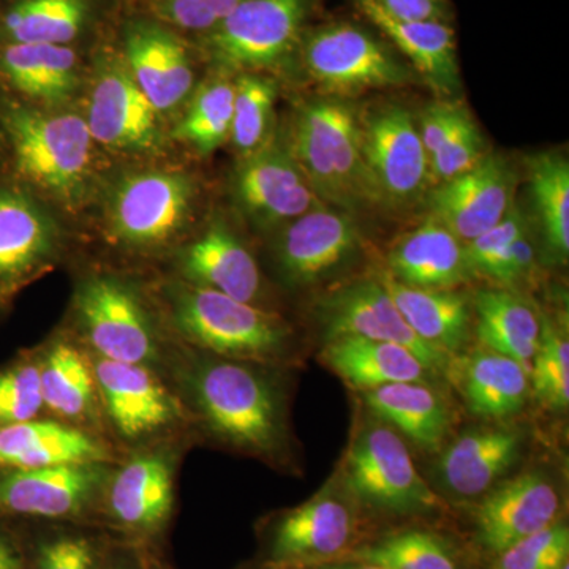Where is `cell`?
<instances>
[{
	"label": "cell",
	"mask_w": 569,
	"mask_h": 569,
	"mask_svg": "<svg viewBox=\"0 0 569 569\" xmlns=\"http://www.w3.org/2000/svg\"><path fill=\"white\" fill-rule=\"evenodd\" d=\"M343 97L307 100L288 144L321 203L356 213L380 206L362 153L361 118Z\"/></svg>",
	"instance_id": "obj_1"
},
{
	"label": "cell",
	"mask_w": 569,
	"mask_h": 569,
	"mask_svg": "<svg viewBox=\"0 0 569 569\" xmlns=\"http://www.w3.org/2000/svg\"><path fill=\"white\" fill-rule=\"evenodd\" d=\"M0 126L14 181L71 200L84 189L92 137L86 119L48 114L31 103L0 97Z\"/></svg>",
	"instance_id": "obj_2"
},
{
	"label": "cell",
	"mask_w": 569,
	"mask_h": 569,
	"mask_svg": "<svg viewBox=\"0 0 569 569\" xmlns=\"http://www.w3.org/2000/svg\"><path fill=\"white\" fill-rule=\"evenodd\" d=\"M337 479L358 507L381 515L426 516L445 508L419 475L403 437L377 417L356 430Z\"/></svg>",
	"instance_id": "obj_3"
},
{
	"label": "cell",
	"mask_w": 569,
	"mask_h": 569,
	"mask_svg": "<svg viewBox=\"0 0 569 569\" xmlns=\"http://www.w3.org/2000/svg\"><path fill=\"white\" fill-rule=\"evenodd\" d=\"M206 421L228 443L274 455L284 437L279 396L263 376L238 361L206 365L197 380Z\"/></svg>",
	"instance_id": "obj_4"
},
{
	"label": "cell",
	"mask_w": 569,
	"mask_h": 569,
	"mask_svg": "<svg viewBox=\"0 0 569 569\" xmlns=\"http://www.w3.org/2000/svg\"><path fill=\"white\" fill-rule=\"evenodd\" d=\"M174 320L197 346L238 361H277L291 346L290 328L274 313L197 284L179 291Z\"/></svg>",
	"instance_id": "obj_5"
},
{
	"label": "cell",
	"mask_w": 569,
	"mask_h": 569,
	"mask_svg": "<svg viewBox=\"0 0 569 569\" xmlns=\"http://www.w3.org/2000/svg\"><path fill=\"white\" fill-rule=\"evenodd\" d=\"M361 542L358 505L339 479L284 509L263 530L264 567L305 568L346 559Z\"/></svg>",
	"instance_id": "obj_6"
},
{
	"label": "cell",
	"mask_w": 569,
	"mask_h": 569,
	"mask_svg": "<svg viewBox=\"0 0 569 569\" xmlns=\"http://www.w3.org/2000/svg\"><path fill=\"white\" fill-rule=\"evenodd\" d=\"M302 62L309 77L328 96L402 88L415 81V70L383 41L350 22H332L307 32Z\"/></svg>",
	"instance_id": "obj_7"
},
{
	"label": "cell",
	"mask_w": 569,
	"mask_h": 569,
	"mask_svg": "<svg viewBox=\"0 0 569 569\" xmlns=\"http://www.w3.org/2000/svg\"><path fill=\"white\" fill-rule=\"evenodd\" d=\"M359 118L362 153L380 206L406 208L426 197L430 187L429 157L413 114L392 103Z\"/></svg>",
	"instance_id": "obj_8"
},
{
	"label": "cell",
	"mask_w": 569,
	"mask_h": 569,
	"mask_svg": "<svg viewBox=\"0 0 569 569\" xmlns=\"http://www.w3.org/2000/svg\"><path fill=\"white\" fill-rule=\"evenodd\" d=\"M316 0H241L212 29L209 52L230 70H260L290 54Z\"/></svg>",
	"instance_id": "obj_9"
},
{
	"label": "cell",
	"mask_w": 569,
	"mask_h": 569,
	"mask_svg": "<svg viewBox=\"0 0 569 569\" xmlns=\"http://www.w3.org/2000/svg\"><path fill=\"white\" fill-rule=\"evenodd\" d=\"M365 249L355 213L320 204L283 227L276 257L283 279L293 287L335 282Z\"/></svg>",
	"instance_id": "obj_10"
},
{
	"label": "cell",
	"mask_w": 569,
	"mask_h": 569,
	"mask_svg": "<svg viewBox=\"0 0 569 569\" xmlns=\"http://www.w3.org/2000/svg\"><path fill=\"white\" fill-rule=\"evenodd\" d=\"M317 317L326 340L362 337L408 348L433 372H443L451 356L422 342L400 316L380 277L340 284L321 296Z\"/></svg>",
	"instance_id": "obj_11"
},
{
	"label": "cell",
	"mask_w": 569,
	"mask_h": 569,
	"mask_svg": "<svg viewBox=\"0 0 569 569\" xmlns=\"http://www.w3.org/2000/svg\"><path fill=\"white\" fill-rule=\"evenodd\" d=\"M563 515V497L542 470L522 471L479 498L473 512L478 549L493 559L516 542L548 529Z\"/></svg>",
	"instance_id": "obj_12"
},
{
	"label": "cell",
	"mask_w": 569,
	"mask_h": 569,
	"mask_svg": "<svg viewBox=\"0 0 569 569\" xmlns=\"http://www.w3.org/2000/svg\"><path fill=\"white\" fill-rule=\"evenodd\" d=\"M233 190L239 208L261 228L284 227L323 204L282 138L271 137L244 156Z\"/></svg>",
	"instance_id": "obj_13"
},
{
	"label": "cell",
	"mask_w": 569,
	"mask_h": 569,
	"mask_svg": "<svg viewBox=\"0 0 569 569\" xmlns=\"http://www.w3.org/2000/svg\"><path fill=\"white\" fill-rule=\"evenodd\" d=\"M192 200L193 183L187 174L149 171L123 179L108 213L112 234L133 247L170 241L186 223Z\"/></svg>",
	"instance_id": "obj_14"
},
{
	"label": "cell",
	"mask_w": 569,
	"mask_h": 569,
	"mask_svg": "<svg viewBox=\"0 0 569 569\" xmlns=\"http://www.w3.org/2000/svg\"><path fill=\"white\" fill-rule=\"evenodd\" d=\"M516 173L500 153H486L467 173L427 190L430 217L463 244L496 227L515 206Z\"/></svg>",
	"instance_id": "obj_15"
},
{
	"label": "cell",
	"mask_w": 569,
	"mask_h": 569,
	"mask_svg": "<svg viewBox=\"0 0 569 569\" xmlns=\"http://www.w3.org/2000/svg\"><path fill=\"white\" fill-rule=\"evenodd\" d=\"M103 481L96 463L7 468L0 473V515L71 519L91 507Z\"/></svg>",
	"instance_id": "obj_16"
},
{
	"label": "cell",
	"mask_w": 569,
	"mask_h": 569,
	"mask_svg": "<svg viewBox=\"0 0 569 569\" xmlns=\"http://www.w3.org/2000/svg\"><path fill=\"white\" fill-rule=\"evenodd\" d=\"M78 312L103 359L144 366L152 358L151 325L126 284L110 277H93L78 293Z\"/></svg>",
	"instance_id": "obj_17"
},
{
	"label": "cell",
	"mask_w": 569,
	"mask_h": 569,
	"mask_svg": "<svg viewBox=\"0 0 569 569\" xmlns=\"http://www.w3.org/2000/svg\"><path fill=\"white\" fill-rule=\"evenodd\" d=\"M56 224L31 190L0 179V296L36 274L54 252Z\"/></svg>",
	"instance_id": "obj_18"
},
{
	"label": "cell",
	"mask_w": 569,
	"mask_h": 569,
	"mask_svg": "<svg viewBox=\"0 0 569 569\" xmlns=\"http://www.w3.org/2000/svg\"><path fill=\"white\" fill-rule=\"evenodd\" d=\"M86 123L92 140L108 148L146 151L160 140L159 111L123 66L107 67L97 78Z\"/></svg>",
	"instance_id": "obj_19"
},
{
	"label": "cell",
	"mask_w": 569,
	"mask_h": 569,
	"mask_svg": "<svg viewBox=\"0 0 569 569\" xmlns=\"http://www.w3.org/2000/svg\"><path fill=\"white\" fill-rule=\"evenodd\" d=\"M523 436L516 427L493 426L456 438L438 460L441 486L462 500L481 498L518 462Z\"/></svg>",
	"instance_id": "obj_20"
},
{
	"label": "cell",
	"mask_w": 569,
	"mask_h": 569,
	"mask_svg": "<svg viewBox=\"0 0 569 569\" xmlns=\"http://www.w3.org/2000/svg\"><path fill=\"white\" fill-rule=\"evenodd\" d=\"M387 272L427 290H451L475 277L466 244L432 217L391 246Z\"/></svg>",
	"instance_id": "obj_21"
},
{
	"label": "cell",
	"mask_w": 569,
	"mask_h": 569,
	"mask_svg": "<svg viewBox=\"0 0 569 569\" xmlns=\"http://www.w3.org/2000/svg\"><path fill=\"white\" fill-rule=\"evenodd\" d=\"M93 377L123 437L149 436L174 421L173 399L144 366L102 358Z\"/></svg>",
	"instance_id": "obj_22"
},
{
	"label": "cell",
	"mask_w": 569,
	"mask_h": 569,
	"mask_svg": "<svg viewBox=\"0 0 569 569\" xmlns=\"http://www.w3.org/2000/svg\"><path fill=\"white\" fill-rule=\"evenodd\" d=\"M356 7L399 48L415 71L441 97L460 89L456 36L443 21L400 20L378 7L373 0H355Z\"/></svg>",
	"instance_id": "obj_23"
},
{
	"label": "cell",
	"mask_w": 569,
	"mask_h": 569,
	"mask_svg": "<svg viewBox=\"0 0 569 569\" xmlns=\"http://www.w3.org/2000/svg\"><path fill=\"white\" fill-rule=\"evenodd\" d=\"M77 84V56L67 44H0V97L59 103Z\"/></svg>",
	"instance_id": "obj_24"
},
{
	"label": "cell",
	"mask_w": 569,
	"mask_h": 569,
	"mask_svg": "<svg viewBox=\"0 0 569 569\" xmlns=\"http://www.w3.org/2000/svg\"><path fill=\"white\" fill-rule=\"evenodd\" d=\"M127 69L157 111L178 107L193 86L189 56L176 37L151 24H138L126 37Z\"/></svg>",
	"instance_id": "obj_25"
},
{
	"label": "cell",
	"mask_w": 569,
	"mask_h": 569,
	"mask_svg": "<svg viewBox=\"0 0 569 569\" xmlns=\"http://www.w3.org/2000/svg\"><path fill=\"white\" fill-rule=\"evenodd\" d=\"M320 359L361 392L392 383H430L436 373L408 348L362 337L326 340Z\"/></svg>",
	"instance_id": "obj_26"
},
{
	"label": "cell",
	"mask_w": 569,
	"mask_h": 569,
	"mask_svg": "<svg viewBox=\"0 0 569 569\" xmlns=\"http://www.w3.org/2000/svg\"><path fill=\"white\" fill-rule=\"evenodd\" d=\"M173 468L162 456H142L119 471L110 488L112 519L129 533H160L173 511Z\"/></svg>",
	"instance_id": "obj_27"
},
{
	"label": "cell",
	"mask_w": 569,
	"mask_h": 569,
	"mask_svg": "<svg viewBox=\"0 0 569 569\" xmlns=\"http://www.w3.org/2000/svg\"><path fill=\"white\" fill-rule=\"evenodd\" d=\"M447 370L467 407L478 417H515L526 406L530 373L508 356L482 348L460 361L449 362Z\"/></svg>",
	"instance_id": "obj_28"
},
{
	"label": "cell",
	"mask_w": 569,
	"mask_h": 569,
	"mask_svg": "<svg viewBox=\"0 0 569 569\" xmlns=\"http://www.w3.org/2000/svg\"><path fill=\"white\" fill-rule=\"evenodd\" d=\"M381 282L391 295L400 316L430 347L449 356L466 346L471 326V305L466 295L451 290H427L396 280L387 271L381 272Z\"/></svg>",
	"instance_id": "obj_29"
},
{
	"label": "cell",
	"mask_w": 569,
	"mask_h": 569,
	"mask_svg": "<svg viewBox=\"0 0 569 569\" xmlns=\"http://www.w3.org/2000/svg\"><path fill=\"white\" fill-rule=\"evenodd\" d=\"M182 268L197 287L253 305L261 274L247 247L222 223L212 224L183 252Z\"/></svg>",
	"instance_id": "obj_30"
},
{
	"label": "cell",
	"mask_w": 569,
	"mask_h": 569,
	"mask_svg": "<svg viewBox=\"0 0 569 569\" xmlns=\"http://www.w3.org/2000/svg\"><path fill=\"white\" fill-rule=\"evenodd\" d=\"M370 413L419 448L436 451L451 427L447 400L430 383H392L362 392Z\"/></svg>",
	"instance_id": "obj_31"
},
{
	"label": "cell",
	"mask_w": 569,
	"mask_h": 569,
	"mask_svg": "<svg viewBox=\"0 0 569 569\" xmlns=\"http://www.w3.org/2000/svg\"><path fill=\"white\" fill-rule=\"evenodd\" d=\"M479 342L530 373L541 337V317L522 296L505 288L479 291L473 301Z\"/></svg>",
	"instance_id": "obj_32"
},
{
	"label": "cell",
	"mask_w": 569,
	"mask_h": 569,
	"mask_svg": "<svg viewBox=\"0 0 569 569\" xmlns=\"http://www.w3.org/2000/svg\"><path fill=\"white\" fill-rule=\"evenodd\" d=\"M346 559L387 569H463L458 548L443 535L425 527H403L361 541Z\"/></svg>",
	"instance_id": "obj_33"
},
{
	"label": "cell",
	"mask_w": 569,
	"mask_h": 569,
	"mask_svg": "<svg viewBox=\"0 0 569 569\" xmlns=\"http://www.w3.org/2000/svg\"><path fill=\"white\" fill-rule=\"evenodd\" d=\"M531 201L546 250L567 263L569 254V163L561 152L537 153L529 159Z\"/></svg>",
	"instance_id": "obj_34"
},
{
	"label": "cell",
	"mask_w": 569,
	"mask_h": 569,
	"mask_svg": "<svg viewBox=\"0 0 569 569\" xmlns=\"http://www.w3.org/2000/svg\"><path fill=\"white\" fill-rule=\"evenodd\" d=\"M84 21V0H14L0 14V44H67Z\"/></svg>",
	"instance_id": "obj_35"
},
{
	"label": "cell",
	"mask_w": 569,
	"mask_h": 569,
	"mask_svg": "<svg viewBox=\"0 0 569 569\" xmlns=\"http://www.w3.org/2000/svg\"><path fill=\"white\" fill-rule=\"evenodd\" d=\"M43 406L66 418L82 417L92 402L91 367L84 356L70 343H58L40 366Z\"/></svg>",
	"instance_id": "obj_36"
},
{
	"label": "cell",
	"mask_w": 569,
	"mask_h": 569,
	"mask_svg": "<svg viewBox=\"0 0 569 569\" xmlns=\"http://www.w3.org/2000/svg\"><path fill=\"white\" fill-rule=\"evenodd\" d=\"M234 82H208L194 96L186 116L174 130L176 140L211 153L230 138L233 122Z\"/></svg>",
	"instance_id": "obj_37"
},
{
	"label": "cell",
	"mask_w": 569,
	"mask_h": 569,
	"mask_svg": "<svg viewBox=\"0 0 569 569\" xmlns=\"http://www.w3.org/2000/svg\"><path fill=\"white\" fill-rule=\"evenodd\" d=\"M276 97V82L260 74H242L234 82L230 138L244 156L257 151L271 138Z\"/></svg>",
	"instance_id": "obj_38"
},
{
	"label": "cell",
	"mask_w": 569,
	"mask_h": 569,
	"mask_svg": "<svg viewBox=\"0 0 569 569\" xmlns=\"http://www.w3.org/2000/svg\"><path fill=\"white\" fill-rule=\"evenodd\" d=\"M530 389L550 410L569 403V342L548 317H541V337L530 370Z\"/></svg>",
	"instance_id": "obj_39"
},
{
	"label": "cell",
	"mask_w": 569,
	"mask_h": 569,
	"mask_svg": "<svg viewBox=\"0 0 569 569\" xmlns=\"http://www.w3.org/2000/svg\"><path fill=\"white\" fill-rule=\"evenodd\" d=\"M492 569H561L569 563V529L563 519L493 557Z\"/></svg>",
	"instance_id": "obj_40"
},
{
	"label": "cell",
	"mask_w": 569,
	"mask_h": 569,
	"mask_svg": "<svg viewBox=\"0 0 569 569\" xmlns=\"http://www.w3.org/2000/svg\"><path fill=\"white\" fill-rule=\"evenodd\" d=\"M486 153L485 137L468 112L451 137L429 157L430 187L467 173Z\"/></svg>",
	"instance_id": "obj_41"
},
{
	"label": "cell",
	"mask_w": 569,
	"mask_h": 569,
	"mask_svg": "<svg viewBox=\"0 0 569 569\" xmlns=\"http://www.w3.org/2000/svg\"><path fill=\"white\" fill-rule=\"evenodd\" d=\"M43 407L40 367L21 365L0 372V427L31 421Z\"/></svg>",
	"instance_id": "obj_42"
},
{
	"label": "cell",
	"mask_w": 569,
	"mask_h": 569,
	"mask_svg": "<svg viewBox=\"0 0 569 569\" xmlns=\"http://www.w3.org/2000/svg\"><path fill=\"white\" fill-rule=\"evenodd\" d=\"M99 542L80 531H63L41 542L36 569H100Z\"/></svg>",
	"instance_id": "obj_43"
},
{
	"label": "cell",
	"mask_w": 569,
	"mask_h": 569,
	"mask_svg": "<svg viewBox=\"0 0 569 569\" xmlns=\"http://www.w3.org/2000/svg\"><path fill=\"white\" fill-rule=\"evenodd\" d=\"M527 231H530L529 219L522 209L515 204L507 217L500 220L496 227L489 228L477 239L468 242L466 244L467 257L475 276H488L498 258L507 252L508 247Z\"/></svg>",
	"instance_id": "obj_44"
},
{
	"label": "cell",
	"mask_w": 569,
	"mask_h": 569,
	"mask_svg": "<svg viewBox=\"0 0 569 569\" xmlns=\"http://www.w3.org/2000/svg\"><path fill=\"white\" fill-rule=\"evenodd\" d=\"M241 0H160L163 13L179 28L212 31Z\"/></svg>",
	"instance_id": "obj_45"
},
{
	"label": "cell",
	"mask_w": 569,
	"mask_h": 569,
	"mask_svg": "<svg viewBox=\"0 0 569 569\" xmlns=\"http://www.w3.org/2000/svg\"><path fill=\"white\" fill-rule=\"evenodd\" d=\"M468 112L466 104L449 99L437 100L422 110L417 126L427 157L432 156L451 137Z\"/></svg>",
	"instance_id": "obj_46"
},
{
	"label": "cell",
	"mask_w": 569,
	"mask_h": 569,
	"mask_svg": "<svg viewBox=\"0 0 569 569\" xmlns=\"http://www.w3.org/2000/svg\"><path fill=\"white\" fill-rule=\"evenodd\" d=\"M533 261L535 247L531 242L530 231H527L526 234L520 236L508 247L507 252L498 258L497 263L492 266L486 277L496 280L498 284H503V287H512L529 274Z\"/></svg>",
	"instance_id": "obj_47"
},
{
	"label": "cell",
	"mask_w": 569,
	"mask_h": 569,
	"mask_svg": "<svg viewBox=\"0 0 569 569\" xmlns=\"http://www.w3.org/2000/svg\"><path fill=\"white\" fill-rule=\"evenodd\" d=\"M373 2L400 20L447 22L449 18L447 0H373Z\"/></svg>",
	"instance_id": "obj_48"
},
{
	"label": "cell",
	"mask_w": 569,
	"mask_h": 569,
	"mask_svg": "<svg viewBox=\"0 0 569 569\" xmlns=\"http://www.w3.org/2000/svg\"><path fill=\"white\" fill-rule=\"evenodd\" d=\"M287 569H387V568L378 567V565H373V563H367V561L342 559V560L328 561V563L313 565V567L287 568Z\"/></svg>",
	"instance_id": "obj_49"
},
{
	"label": "cell",
	"mask_w": 569,
	"mask_h": 569,
	"mask_svg": "<svg viewBox=\"0 0 569 569\" xmlns=\"http://www.w3.org/2000/svg\"><path fill=\"white\" fill-rule=\"evenodd\" d=\"M0 569H24L17 550L11 548L2 537H0Z\"/></svg>",
	"instance_id": "obj_50"
},
{
	"label": "cell",
	"mask_w": 569,
	"mask_h": 569,
	"mask_svg": "<svg viewBox=\"0 0 569 569\" xmlns=\"http://www.w3.org/2000/svg\"><path fill=\"white\" fill-rule=\"evenodd\" d=\"M2 156L7 159L6 138H3L2 126H0V157Z\"/></svg>",
	"instance_id": "obj_51"
},
{
	"label": "cell",
	"mask_w": 569,
	"mask_h": 569,
	"mask_svg": "<svg viewBox=\"0 0 569 569\" xmlns=\"http://www.w3.org/2000/svg\"><path fill=\"white\" fill-rule=\"evenodd\" d=\"M100 569H129L127 567H122V565H110V567L104 568L103 565Z\"/></svg>",
	"instance_id": "obj_52"
},
{
	"label": "cell",
	"mask_w": 569,
	"mask_h": 569,
	"mask_svg": "<svg viewBox=\"0 0 569 569\" xmlns=\"http://www.w3.org/2000/svg\"><path fill=\"white\" fill-rule=\"evenodd\" d=\"M263 569H287V568H271V567H264Z\"/></svg>",
	"instance_id": "obj_53"
},
{
	"label": "cell",
	"mask_w": 569,
	"mask_h": 569,
	"mask_svg": "<svg viewBox=\"0 0 569 569\" xmlns=\"http://www.w3.org/2000/svg\"><path fill=\"white\" fill-rule=\"evenodd\" d=\"M561 569H569V563L565 565V567Z\"/></svg>",
	"instance_id": "obj_54"
}]
</instances>
